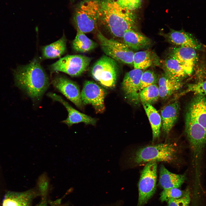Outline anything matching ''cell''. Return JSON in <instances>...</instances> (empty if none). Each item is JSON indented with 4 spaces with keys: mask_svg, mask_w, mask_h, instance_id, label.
<instances>
[{
    "mask_svg": "<svg viewBox=\"0 0 206 206\" xmlns=\"http://www.w3.org/2000/svg\"><path fill=\"white\" fill-rule=\"evenodd\" d=\"M185 191L176 188L163 189L161 193L160 199L163 202L167 201L171 199L179 198L183 196Z\"/></svg>",
    "mask_w": 206,
    "mask_h": 206,
    "instance_id": "cell-27",
    "label": "cell"
},
{
    "mask_svg": "<svg viewBox=\"0 0 206 206\" xmlns=\"http://www.w3.org/2000/svg\"><path fill=\"white\" fill-rule=\"evenodd\" d=\"M143 72L142 70L134 68L125 74L122 83L125 98L134 105L138 104L140 101V81Z\"/></svg>",
    "mask_w": 206,
    "mask_h": 206,
    "instance_id": "cell-11",
    "label": "cell"
},
{
    "mask_svg": "<svg viewBox=\"0 0 206 206\" xmlns=\"http://www.w3.org/2000/svg\"><path fill=\"white\" fill-rule=\"evenodd\" d=\"M158 81V78L156 74L152 71L147 70L143 72L140 81L141 90L150 85L156 84Z\"/></svg>",
    "mask_w": 206,
    "mask_h": 206,
    "instance_id": "cell-28",
    "label": "cell"
},
{
    "mask_svg": "<svg viewBox=\"0 0 206 206\" xmlns=\"http://www.w3.org/2000/svg\"><path fill=\"white\" fill-rule=\"evenodd\" d=\"M190 200L189 191L187 189L184 195L181 197L169 200L167 201L168 206H189Z\"/></svg>",
    "mask_w": 206,
    "mask_h": 206,
    "instance_id": "cell-30",
    "label": "cell"
},
{
    "mask_svg": "<svg viewBox=\"0 0 206 206\" xmlns=\"http://www.w3.org/2000/svg\"><path fill=\"white\" fill-rule=\"evenodd\" d=\"M178 149L177 144L172 142L147 146L138 149L132 160L135 165L151 161L172 162L177 158Z\"/></svg>",
    "mask_w": 206,
    "mask_h": 206,
    "instance_id": "cell-3",
    "label": "cell"
},
{
    "mask_svg": "<svg viewBox=\"0 0 206 206\" xmlns=\"http://www.w3.org/2000/svg\"><path fill=\"white\" fill-rule=\"evenodd\" d=\"M142 105L151 125L153 141L159 136L162 124L161 117L152 105L143 104Z\"/></svg>",
    "mask_w": 206,
    "mask_h": 206,
    "instance_id": "cell-21",
    "label": "cell"
},
{
    "mask_svg": "<svg viewBox=\"0 0 206 206\" xmlns=\"http://www.w3.org/2000/svg\"><path fill=\"white\" fill-rule=\"evenodd\" d=\"M54 100L62 103L66 109L68 116L67 118L62 122L70 126L80 122L86 124L95 125L96 122V119L82 113L71 106L60 96L57 95L54 97Z\"/></svg>",
    "mask_w": 206,
    "mask_h": 206,
    "instance_id": "cell-15",
    "label": "cell"
},
{
    "mask_svg": "<svg viewBox=\"0 0 206 206\" xmlns=\"http://www.w3.org/2000/svg\"><path fill=\"white\" fill-rule=\"evenodd\" d=\"M13 72L16 84L33 100H39L47 89L49 80L39 61L33 60Z\"/></svg>",
    "mask_w": 206,
    "mask_h": 206,
    "instance_id": "cell-1",
    "label": "cell"
},
{
    "mask_svg": "<svg viewBox=\"0 0 206 206\" xmlns=\"http://www.w3.org/2000/svg\"><path fill=\"white\" fill-rule=\"evenodd\" d=\"M35 206H47L46 201H43L41 202L40 204Z\"/></svg>",
    "mask_w": 206,
    "mask_h": 206,
    "instance_id": "cell-32",
    "label": "cell"
},
{
    "mask_svg": "<svg viewBox=\"0 0 206 206\" xmlns=\"http://www.w3.org/2000/svg\"><path fill=\"white\" fill-rule=\"evenodd\" d=\"M180 110L178 101H175L165 106L161 111L162 127L164 132L169 133L176 122Z\"/></svg>",
    "mask_w": 206,
    "mask_h": 206,
    "instance_id": "cell-17",
    "label": "cell"
},
{
    "mask_svg": "<svg viewBox=\"0 0 206 206\" xmlns=\"http://www.w3.org/2000/svg\"><path fill=\"white\" fill-rule=\"evenodd\" d=\"M157 60L155 55L150 50L137 52L134 54L133 66L135 69H145L154 64Z\"/></svg>",
    "mask_w": 206,
    "mask_h": 206,
    "instance_id": "cell-24",
    "label": "cell"
},
{
    "mask_svg": "<svg viewBox=\"0 0 206 206\" xmlns=\"http://www.w3.org/2000/svg\"><path fill=\"white\" fill-rule=\"evenodd\" d=\"M66 42L64 36L56 41L44 47L42 49L43 57L46 59L60 57L66 51Z\"/></svg>",
    "mask_w": 206,
    "mask_h": 206,
    "instance_id": "cell-23",
    "label": "cell"
},
{
    "mask_svg": "<svg viewBox=\"0 0 206 206\" xmlns=\"http://www.w3.org/2000/svg\"><path fill=\"white\" fill-rule=\"evenodd\" d=\"M157 163H146L142 171L138 183V198L137 206H143L155 193L157 180Z\"/></svg>",
    "mask_w": 206,
    "mask_h": 206,
    "instance_id": "cell-7",
    "label": "cell"
},
{
    "mask_svg": "<svg viewBox=\"0 0 206 206\" xmlns=\"http://www.w3.org/2000/svg\"><path fill=\"white\" fill-rule=\"evenodd\" d=\"M163 69L165 72L181 80L189 76L178 61L171 56L165 60Z\"/></svg>",
    "mask_w": 206,
    "mask_h": 206,
    "instance_id": "cell-25",
    "label": "cell"
},
{
    "mask_svg": "<svg viewBox=\"0 0 206 206\" xmlns=\"http://www.w3.org/2000/svg\"><path fill=\"white\" fill-rule=\"evenodd\" d=\"M119 69L117 61L104 55L94 64L91 74L93 78L102 86L112 88L116 84Z\"/></svg>",
    "mask_w": 206,
    "mask_h": 206,
    "instance_id": "cell-5",
    "label": "cell"
},
{
    "mask_svg": "<svg viewBox=\"0 0 206 206\" xmlns=\"http://www.w3.org/2000/svg\"><path fill=\"white\" fill-rule=\"evenodd\" d=\"M118 4L122 7L134 11L141 6L142 0H116Z\"/></svg>",
    "mask_w": 206,
    "mask_h": 206,
    "instance_id": "cell-31",
    "label": "cell"
},
{
    "mask_svg": "<svg viewBox=\"0 0 206 206\" xmlns=\"http://www.w3.org/2000/svg\"></svg>",
    "mask_w": 206,
    "mask_h": 206,
    "instance_id": "cell-33",
    "label": "cell"
},
{
    "mask_svg": "<svg viewBox=\"0 0 206 206\" xmlns=\"http://www.w3.org/2000/svg\"><path fill=\"white\" fill-rule=\"evenodd\" d=\"M105 90L94 82L87 81L84 83L81 92L82 102L84 105L91 104L97 113H103L105 110Z\"/></svg>",
    "mask_w": 206,
    "mask_h": 206,
    "instance_id": "cell-10",
    "label": "cell"
},
{
    "mask_svg": "<svg viewBox=\"0 0 206 206\" xmlns=\"http://www.w3.org/2000/svg\"><path fill=\"white\" fill-rule=\"evenodd\" d=\"M53 86L78 108H83V104L79 87L74 82L62 76L56 77L52 81Z\"/></svg>",
    "mask_w": 206,
    "mask_h": 206,
    "instance_id": "cell-12",
    "label": "cell"
},
{
    "mask_svg": "<svg viewBox=\"0 0 206 206\" xmlns=\"http://www.w3.org/2000/svg\"><path fill=\"white\" fill-rule=\"evenodd\" d=\"M91 60V58L81 55H67L52 64L50 68L53 71L62 72L76 77L85 72Z\"/></svg>",
    "mask_w": 206,
    "mask_h": 206,
    "instance_id": "cell-8",
    "label": "cell"
},
{
    "mask_svg": "<svg viewBox=\"0 0 206 206\" xmlns=\"http://www.w3.org/2000/svg\"><path fill=\"white\" fill-rule=\"evenodd\" d=\"M159 97L163 99L169 97L180 89L183 84L181 79L175 78L164 72L158 80Z\"/></svg>",
    "mask_w": 206,
    "mask_h": 206,
    "instance_id": "cell-16",
    "label": "cell"
},
{
    "mask_svg": "<svg viewBox=\"0 0 206 206\" xmlns=\"http://www.w3.org/2000/svg\"><path fill=\"white\" fill-rule=\"evenodd\" d=\"M122 38L123 43L132 50H138L146 48L151 43L148 38L134 30L126 31Z\"/></svg>",
    "mask_w": 206,
    "mask_h": 206,
    "instance_id": "cell-19",
    "label": "cell"
},
{
    "mask_svg": "<svg viewBox=\"0 0 206 206\" xmlns=\"http://www.w3.org/2000/svg\"><path fill=\"white\" fill-rule=\"evenodd\" d=\"M76 37L73 40L72 45L73 49L76 51L85 53L95 48L97 43L88 38L85 33L77 28Z\"/></svg>",
    "mask_w": 206,
    "mask_h": 206,
    "instance_id": "cell-22",
    "label": "cell"
},
{
    "mask_svg": "<svg viewBox=\"0 0 206 206\" xmlns=\"http://www.w3.org/2000/svg\"><path fill=\"white\" fill-rule=\"evenodd\" d=\"M100 15L98 0H84L76 8L74 20L77 29L84 33H89L96 27Z\"/></svg>",
    "mask_w": 206,
    "mask_h": 206,
    "instance_id": "cell-4",
    "label": "cell"
},
{
    "mask_svg": "<svg viewBox=\"0 0 206 206\" xmlns=\"http://www.w3.org/2000/svg\"><path fill=\"white\" fill-rule=\"evenodd\" d=\"M170 56L177 60L189 76L192 73L198 60L195 49L187 47L179 46L174 48Z\"/></svg>",
    "mask_w": 206,
    "mask_h": 206,
    "instance_id": "cell-13",
    "label": "cell"
},
{
    "mask_svg": "<svg viewBox=\"0 0 206 206\" xmlns=\"http://www.w3.org/2000/svg\"><path fill=\"white\" fill-rule=\"evenodd\" d=\"M189 92H193L197 95L203 96L206 95V81L188 85L186 90L180 94L183 95Z\"/></svg>",
    "mask_w": 206,
    "mask_h": 206,
    "instance_id": "cell-29",
    "label": "cell"
},
{
    "mask_svg": "<svg viewBox=\"0 0 206 206\" xmlns=\"http://www.w3.org/2000/svg\"><path fill=\"white\" fill-rule=\"evenodd\" d=\"M36 195L34 190L21 193L9 192L5 196L2 206H30Z\"/></svg>",
    "mask_w": 206,
    "mask_h": 206,
    "instance_id": "cell-18",
    "label": "cell"
},
{
    "mask_svg": "<svg viewBox=\"0 0 206 206\" xmlns=\"http://www.w3.org/2000/svg\"><path fill=\"white\" fill-rule=\"evenodd\" d=\"M185 175L173 173L169 171L163 165L160 169L159 183L163 189L178 188L184 182Z\"/></svg>",
    "mask_w": 206,
    "mask_h": 206,
    "instance_id": "cell-20",
    "label": "cell"
},
{
    "mask_svg": "<svg viewBox=\"0 0 206 206\" xmlns=\"http://www.w3.org/2000/svg\"><path fill=\"white\" fill-rule=\"evenodd\" d=\"M100 3V19L112 34L122 38L126 31L134 29L136 17L134 11L122 7L116 0H103Z\"/></svg>",
    "mask_w": 206,
    "mask_h": 206,
    "instance_id": "cell-2",
    "label": "cell"
},
{
    "mask_svg": "<svg viewBox=\"0 0 206 206\" xmlns=\"http://www.w3.org/2000/svg\"><path fill=\"white\" fill-rule=\"evenodd\" d=\"M97 37L106 55L117 62L133 65L134 52L125 43L105 37L98 30Z\"/></svg>",
    "mask_w": 206,
    "mask_h": 206,
    "instance_id": "cell-6",
    "label": "cell"
},
{
    "mask_svg": "<svg viewBox=\"0 0 206 206\" xmlns=\"http://www.w3.org/2000/svg\"><path fill=\"white\" fill-rule=\"evenodd\" d=\"M163 34L168 42L174 45L191 47L195 50L201 48V44L191 34L183 30L171 29L168 33Z\"/></svg>",
    "mask_w": 206,
    "mask_h": 206,
    "instance_id": "cell-14",
    "label": "cell"
},
{
    "mask_svg": "<svg viewBox=\"0 0 206 206\" xmlns=\"http://www.w3.org/2000/svg\"><path fill=\"white\" fill-rule=\"evenodd\" d=\"M206 130V98L197 95L189 106L185 117V128Z\"/></svg>",
    "mask_w": 206,
    "mask_h": 206,
    "instance_id": "cell-9",
    "label": "cell"
},
{
    "mask_svg": "<svg viewBox=\"0 0 206 206\" xmlns=\"http://www.w3.org/2000/svg\"><path fill=\"white\" fill-rule=\"evenodd\" d=\"M159 97L158 86L156 84L149 86L142 89L139 94L140 101L143 104L152 105Z\"/></svg>",
    "mask_w": 206,
    "mask_h": 206,
    "instance_id": "cell-26",
    "label": "cell"
}]
</instances>
